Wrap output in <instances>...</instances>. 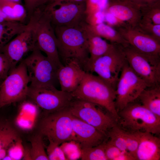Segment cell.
<instances>
[{
    "label": "cell",
    "instance_id": "6da1fadb",
    "mask_svg": "<svg viewBox=\"0 0 160 160\" xmlns=\"http://www.w3.org/2000/svg\"><path fill=\"white\" fill-rule=\"evenodd\" d=\"M54 29L63 65L73 61L86 72L89 53L84 27L55 26Z\"/></svg>",
    "mask_w": 160,
    "mask_h": 160
},
{
    "label": "cell",
    "instance_id": "7a4b0ae2",
    "mask_svg": "<svg viewBox=\"0 0 160 160\" xmlns=\"http://www.w3.org/2000/svg\"><path fill=\"white\" fill-rule=\"evenodd\" d=\"M71 93L74 98L104 108L118 122L119 117L115 106V89L98 76L86 72L79 85Z\"/></svg>",
    "mask_w": 160,
    "mask_h": 160
},
{
    "label": "cell",
    "instance_id": "3957f363",
    "mask_svg": "<svg viewBox=\"0 0 160 160\" xmlns=\"http://www.w3.org/2000/svg\"><path fill=\"white\" fill-rule=\"evenodd\" d=\"M28 23L36 34L37 49L44 52L58 68L63 65L58 53L54 29L43 7L33 12Z\"/></svg>",
    "mask_w": 160,
    "mask_h": 160
},
{
    "label": "cell",
    "instance_id": "277c9868",
    "mask_svg": "<svg viewBox=\"0 0 160 160\" xmlns=\"http://www.w3.org/2000/svg\"><path fill=\"white\" fill-rule=\"evenodd\" d=\"M130 103L119 111L117 123L129 131L160 133V119L141 104Z\"/></svg>",
    "mask_w": 160,
    "mask_h": 160
},
{
    "label": "cell",
    "instance_id": "5b68a950",
    "mask_svg": "<svg viewBox=\"0 0 160 160\" xmlns=\"http://www.w3.org/2000/svg\"><path fill=\"white\" fill-rule=\"evenodd\" d=\"M86 2L52 1L43 9L55 26L83 28L87 24Z\"/></svg>",
    "mask_w": 160,
    "mask_h": 160
},
{
    "label": "cell",
    "instance_id": "8992f818",
    "mask_svg": "<svg viewBox=\"0 0 160 160\" xmlns=\"http://www.w3.org/2000/svg\"><path fill=\"white\" fill-rule=\"evenodd\" d=\"M127 63L123 47L113 43L106 53L89 65L87 72L96 73L116 89L121 73Z\"/></svg>",
    "mask_w": 160,
    "mask_h": 160
},
{
    "label": "cell",
    "instance_id": "52a82bcc",
    "mask_svg": "<svg viewBox=\"0 0 160 160\" xmlns=\"http://www.w3.org/2000/svg\"><path fill=\"white\" fill-rule=\"evenodd\" d=\"M39 129L43 136L59 145L67 141H76L72 128V115L68 107L46 113L41 121Z\"/></svg>",
    "mask_w": 160,
    "mask_h": 160
},
{
    "label": "cell",
    "instance_id": "ba28073f",
    "mask_svg": "<svg viewBox=\"0 0 160 160\" xmlns=\"http://www.w3.org/2000/svg\"><path fill=\"white\" fill-rule=\"evenodd\" d=\"M27 97L46 113L68 108L73 98L71 93L59 90L53 85L31 84Z\"/></svg>",
    "mask_w": 160,
    "mask_h": 160
},
{
    "label": "cell",
    "instance_id": "9c48e42d",
    "mask_svg": "<svg viewBox=\"0 0 160 160\" xmlns=\"http://www.w3.org/2000/svg\"><path fill=\"white\" fill-rule=\"evenodd\" d=\"M30 79L26 66L21 61L11 69L0 85V109L27 97Z\"/></svg>",
    "mask_w": 160,
    "mask_h": 160
},
{
    "label": "cell",
    "instance_id": "30bf717a",
    "mask_svg": "<svg viewBox=\"0 0 160 160\" xmlns=\"http://www.w3.org/2000/svg\"><path fill=\"white\" fill-rule=\"evenodd\" d=\"M101 107L73 97L68 108L72 116L93 126L107 137L110 130L117 122L111 114L101 110Z\"/></svg>",
    "mask_w": 160,
    "mask_h": 160
},
{
    "label": "cell",
    "instance_id": "8fae6325",
    "mask_svg": "<svg viewBox=\"0 0 160 160\" xmlns=\"http://www.w3.org/2000/svg\"><path fill=\"white\" fill-rule=\"evenodd\" d=\"M149 86L129 67L127 63L122 69L115 89V106L117 112L135 101Z\"/></svg>",
    "mask_w": 160,
    "mask_h": 160
},
{
    "label": "cell",
    "instance_id": "7c38bea8",
    "mask_svg": "<svg viewBox=\"0 0 160 160\" xmlns=\"http://www.w3.org/2000/svg\"><path fill=\"white\" fill-rule=\"evenodd\" d=\"M21 61L26 66L31 84L55 86L58 80L57 74L59 68L39 49H34Z\"/></svg>",
    "mask_w": 160,
    "mask_h": 160
},
{
    "label": "cell",
    "instance_id": "4fadbf2b",
    "mask_svg": "<svg viewBox=\"0 0 160 160\" xmlns=\"http://www.w3.org/2000/svg\"><path fill=\"white\" fill-rule=\"evenodd\" d=\"M127 64L149 87L160 85V62L151 61L129 44L123 47Z\"/></svg>",
    "mask_w": 160,
    "mask_h": 160
},
{
    "label": "cell",
    "instance_id": "5bb4252c",
    "mask_svg": "<svg viewBox=\"0 0 160 160\" xmlns=\"http://www.w3.org/2000/svg\"><path fill=\"white\" fill-rule=\"evenodd\" d=\"M115 29L136 51L151 61L160 62V42L128 24Z\"/></svg>",
    "mask_w": 160,
    "mask_h": 160
},
{
    "label": "cell",
    "instance_id": "9a60e30c",
    "mask_svg": "<svg viewBox=\"0 0 160 160\" xmlns=\"http://www.w3.org/2000/svg\"><path fill=\"white\" fill-rule=\"evenodd\" d=\"M28 24L25 29L16 35L0 50L9 60L11 70L16 67L25 56L37 49L35 33Z\"/></svg>",
    "mask_w": 160,
    "mask_h": 160
},
{
    "label": "cell",
    "instance_id": "2e32d148",
    "mask_svg": "<svg viewBox=\"0 0 160 160\" xmlns=\"http://www.w3.org/2000/svg\"><path fill=\"white\" fill-rule=\"evenodd\" d=\"M106 12L135 28L141 18L140 7L131 1L108 0Z\"/></svg>",
    "mask_w": 160,
    "mask_h": 160
},
{
    "label": "cell",
    "instance_id": "e0dca14e",
    "mask_svg": "<svg viewBox=\"0 0 160 160\" xmlns=\"http://www.w3.org/2000/svg\"><path fill=\"white\" fill-rule=\"evenodd\" d=\"M72 126L81 148L92 147L106 141L107 136L93 126L72 115Z\"/></svg>",
    "mask_w": 160,
    "mask_h": 160
},
{
    "label": "cell",
    "instance_id": "ac0fdd59",
    "mask_svg": "<svg viewBox=\"0 0 160 160\" xmlns=\"http://www.w3.org/2000/svg\"><path fill=\"white\" fill-rule=\"evenodd\" d=\"M76 62L71 61L57 70V78L62 91L72 93L78 87L85 74Z\"/></svg>",
    "mask_w": 160,
    "mask_h": 160
},
{
    "label": "cell",
    "instance_id": "d6986e66",
    "mask_svg": "<svg viewBox=\"0 0 160 160\" xmlns=\"http://www.w3.org/2000/svg\"><path fill=\"white\" fill-rule=\"evenodd\" d=\"M147 132H142L136 153L139 160L160 159V138Z\"/></svg>",
    "mask_w": 160,
    "mask_h": 160
},
{
    "label": "cell",
    "instance_id": "ffe728a7",
    "mask_svg": "<svg viewBox=\"0 0 160 160\" xmlns=\"http://www.w3.org/2000/svg\"><path fill=\"white\" fill-rule=\"evenodd\" d=\"M84 29L89 53L87 72L89 65L96 59L106 53L112 47L113 43H108L102 38L87 29L86 25Z\"/></svg>",
    "mask_w": 160,
    "mask_h": 160
},
{
    "label": "cell",
    "instance_id": "44dd1931",
    "mask_svg": "<svg viewBox=\"0 0 160 160\" xmlns=\"http://www.w3.org/2000/svg\"><path fill=\"white\" fill-rule=\"evenodd\" d=\"M19 138L17 132L9 121L0 117V160L4 159L9 147Z\"/></svg>",
    "mask_w": 160,
    "mask_h": 160
},
{
    "label": "cell",
    "instance_id": "7402d4cb",
    "mask_svg": "<svg viewBox=\"0 0 160 160\" xmlns=\"http://www.w3.org/2000/svg\"><path fill=\"white\" fill-rule=\"evenodd\" d=\"M86 27L95 34L109 41L110 43L119 44L123 47L129 44L117 31L103 22L95 25L87 23Z\"/></svg>",
    "mask_w": 160,
    "mask_h": 160
},
{
    "label": "cell",
    "instance_id": "603a6c76",
    "mask_svg": "<svg viewBox=\"0 0 160 160\" xmlns=\"http://www.w3.org/2000/svg\"><path fill=\"white\" fill-rule=\"evenodd\" d=\"M137 99L143 105L160 119V85L146 88Z\"/></svg>",
    "mask_w": 160,
    "mask_h": 160
},
{
    "label": "cell",
    "instance_id": "cb8c5ba5",
    "mask_svg": "<svg viewBox=\"0 0 160 160\" xmlns=\"http://www.w3.org/2000/svg\"><path fill=\"white\" fill-rule=\"evenodd\" d=\"M0 8L5 15L7 21L22 22L28 15L24 6L21 3L8 1H0Z\"/></svg>",
    "mask_w": 160,
    "mask_h": 160
},
{
    "label": "cell",
    "instance_id": "d4e9b609",
    "mask_svg": "<svg viewBox=\"0 0 160 160\" xmlns=\"http://www.w3.org/2000/svg\"><path fill=\"white\" fill-rule=\"evenodd\" d=\"M18 22L5 21L0 23V50L14 36L28 27Z\"/></svg>",
    "mask_w": 160,
    "mask_h": 160
},
{
    "label": "cell",
    "instance_id": "484cf974",
    "mask_svg": "<svg viewBox=\"0 0 160 160\" xmlns=\"http://www.w3.org/2000/svg\"><path fill=\"white\" fill-rule=\"evenodd\" d=\"M107 137L109 138V140L107 142L116 147L121 151L127 152L125 130L117 124L110 130L108 134Z\"/></svg>",
    "mask_w": 160,
    "mask_h": 160
},
{
    "label": "cell",
    "instance_id": "4316f807",
    "mask_svg": "<svg viewBox=\"0 0 160 160\" xmlns=\"http://www.w3.org/2000/svg\"><path fill=\"white\" fill-rule=\"evenodd\" d=\"M106 141L97 145L81 148L80 156L82 160H107L105 153Z\"/></svg>",
    "mask_w": 160,
    "mask_h": 160
},
{
    "label": "cell",
    "instance_id": "83f0119b",
    "mask_svg": "<svg viewBox=\"0 0 160 160\" xmlns=\"http://www.w3.org/2000/svg\"><path fill=\"white\" fill-rule=\"evenodd\" d=\"M43 135L40 133L33 136L30 139V148L32 160H49L45 150Z\"/></svg>",
    "mask_w": 160,
    "mask_h": 160
},
{
    "label": "cell",
    "instance_id": "f1b7e54d",
    "mask_svg": "<svg viewBox=\"0 0 160 160\" xmlns=\"http://www.w3.org/2000/svg\"><path fill=\"white\" fill-rule=\"evenodd\" d=\"M138 31L160 42V24H156L151 20L141 17L135 28Z\"/></svg>",
    "mask_w": 160,
    "mask_h": 160
},
{
    "label": "cell",
    "instance_id": "f546056e",
    "mask_svg": "<svg viewBox=\"0 0 160 160\" xmlns=\"http://www.w3.org/2000/svg\"><path fill=\"white\" fill-rule=\"evenodd\" d=\"M105 153L107 160H135L134 157L128 152L123 151L106 141Z\"/></svg>",
    "mask_w": 160,
    "mask_h": 160
},
{
    "label": "cell",
    "instance_id": "4dcf8cb0",
    "mask_svg": "<svg viewBox=\"0 0 160 160\" xmlns=\"http://www.w3.org/2000/svg\"><path fill=\"white\" fill-rule=\"evenodd\" d=\"M141 17L151 20L156 24H160V2L140 7Z\"/></svg>",
    "mask_w": 160,
    "mask_h": 160
},
{
    "label": "cell",
    "instance_id": "1f68e13d",
    "mask_svg": "<svg viewBox=\"0 0 160 160\" xmlns=\"http://www.w3.org/2000/svg\"><path fill=\"white\" fill-rule=\"evenodd\" d=\"M141 132L140 131L131 132L125 130L127 151L135 160H136V151Z\"/></svg>",
    "mask_w": 160,
    "mask_h": 160
},
{
    "label": "cell",
    "instance_id": "d6a6232c",
    "mask_svg": "<svg viewBox=\"0 0 160 160\" xmlns=\"http://www.w3.org/2000/svg\"><path fill=\"white\" fill-rule=\"evenodd\" d=\"M24 151V147L20 138L9 147L7 156L9 157L11 160H20L23 158Z\"/></svg>",
    "mask_w": 160,
    "mask_h": 160
},
{
    "label": "cell",
    "instance_id": "836d02e7",
    "mask_svg": "<svg viewBox=\"0 0 160 160\" xmlns=\"http://www.w3.org/2000/svg\"><path fill=\"white\" fill-rule=\"evenodd\" d=\"M47 148V155L49 160H67L65 153L61 147L51 141Z\"/></svg>",
    "mask_w": 160,
    "mask_h": 160
},
{
    "label": "cell",
    "instance_id": "e575fe53",
    "mask_svg": "<svg viewBox=\"0 0 160 160\" xmlns=\"http://www.w3.org/2000/svg\"><path fill=\"white\" fill-rule=\"evenodd\" d=\"M11 69L9 60L4 53L0 51V81H3L7 77Z\"/></svg>",
    "mask_w": 160,
    "mask_h": 160
},
{
    "label": "cell",
    "instance_id": "d590c367",
    "mask_svg": "<svg viewBox=\"0 0 160 160\" xmlns=\"http://www.w3.org/2000/svg\"><path fill=\"white\" fill-rule=\"evenodd\" d=\"M24 7L29 17L38 8L45 5L49 0H24Z\"/></svg>",
    "mask_w": 160,
    "mask_h": 160
},
{
    "label": "cell",
    "instance_id": "8d00e7d4",
    "mask_svg": "<svg viewBox=\"0 0 160 160\" xmlns=\"http://www.w3.org/2000/svg\"><path fill=\"white\" fill-rule=\"evenodd\" d=\"M104 0H87L86 2V13L89 15L101 11L104 7Z\"/></svg>",
    "mask_w": 160,
    "mask_h": 160
},
{
    "label": "cell",
    "instance_id": "74e56055",
    "mask_svg": "<svg viewBox=\"0 0 160 160\" xmlns=\"http://www.w3.org/2000/svg\"><path fill=\"white\" fill-rule=\"evenodd\" d=\"M105 15V20L108 25L115 29L122 27L128 24L123 22L111 14L106 12Z\"/></svg>",
    "mask_w": 160,
    "mask_h": 160
},
{
    "label": "cell",
    "instance_id": "f35d334b",
    "mask_svg": "<svg viewBox=\"0 0 160 160\" xmlns=\"http://www.w3.org/2000/svg\"><path fill=\"white\" fill-rule=\"evenodd\" d=\"M140 7L153 4L159 2L160 0H130Z\"/></svg>",
    "mask_w": 160,
    "mask_h": 160
},
{
    "label": "cell",
    "instance_id": "ab89813d",
    "mask_svg": "<svg viewBox=\"0 0 160 160\" xmlns=\"http://www.w3.org/2000/svg\"><path fill=\"white\" fill-rule=\"evenodd\" d=\"M23 160H32L30 148L24 147V151Z\"/></svg>",
    "mask_w": 160,
    "mask_h": 160
},
{
    "label": "cell",
    "instance_id": "60d3db41",
    "mask_svg": "<svg viewBox=\"0 0 160 160\" xmlns=\"http://www.w3.org/2000/svg\"><path fill=\"white\" fill-rule=\"evenodd\" d=\"M87 0H49L48 2L54 1H63L73 2H86Z\"/></svg>",
    "mask_w": 160,
    "mask_h": 160
},
{
    "label": "cell",
    "instance_id": "b9f144b4",
    "mask_svg": "<svg viewBox=\"0 0 160 160\" xmlns=\"http://www.w3.org/2000/svg\"><path fill=\"white\" fill-rule=\"evenodd\" d=\"M7 21L5 15L0 8V23Z\"/></svg>",
    "mask_w": 160,
    "mask_h": 160
},
{
    "label": "cell",
    "instance_id": "7bdbcfd3",
    "mask_svg": "<svg viewBox=\"0 0 160 160\" xmlns=\"http://www.w3.org/2000/svg\"><path fill=\"white\" fill-rule=\"evenodd\" d=\"M8 1L17 2L19 3H21V0H0V1Z\"/></svg>",
    "mask_w": 160,
    "mask_h": 160
},
{
    "label": "cell",
    "instance_id": "ee69618b",
    "mask_svg": "<svg viewBox=\"0 0 160 160\" xmlns=\"http://www.w3.org/2000/svg\"><path fill=\"white\" fill-rule=\"evenodd\" d=\"M121 0V1H129L130 0Z\"/></svg>",
    "mask_w": 160,
    "mask_h": 160
},
{
    "label": "cell",
    "instance_id": "f6af8a7d",
    "mask_svg": "<svg viewBox=\"0 0 160 160\" xmlns=\"http://www.w3.org/2000/svg\"><path fill=\"white\" fill-rule=\"evenodd\" d=\"M2 81H0V85Z\"/></svg>",
    "mask_w": 160,
    "mask_h": 160
}]
</instances>
